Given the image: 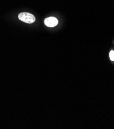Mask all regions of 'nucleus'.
Segmentation results:
<instances>
[{
	"label": "nucleus",
	"mask_w": 114,
	"mask_h": 129,
	"mask_svg": "<svg viewBox=\"0 0 114 129\" xmlns=\"http://www.w3.org/2000/svg\"><path fill=\"white\" fill-rule=\"evenodd\" d=\"M19 20L28 24H31L36 21L35 17L28 12H22L18 16Z\"/></svg>",
	"instance_id": "obj_1"
},
{
	"label": "nucleus",
	"mask_w": 114,
	"mask_h": 129,
	"mask_svg": "<svg viewBox=\"0 0 114 129\" xmlns=\"http://www.w3.org/2000/svg\"><path fill=\"white\" fill-rule=\"evenodd\" d=\"M44 24L45 25L49 27H53L57 26L58 24V20L56 18L54 17H50L47 18L45 20Z\"/></svg>",
	"instance_id": "obj_2"
},
{
	"label": "nucleus",
	"mask_w": 114,
	"mask_h": 129,
	"mask_svg": "<svg viewBox=\"0 0 114 129\" xmlns=\"http://www.w3.org/2000/svg\"><path fill=\"white\" fill-rule=\"evenodd\" d=\"M109 58L111 61H114V51H111L109 53Z\"/></svg>",
	"instance_id": "obj_3"
}]
</instances>
